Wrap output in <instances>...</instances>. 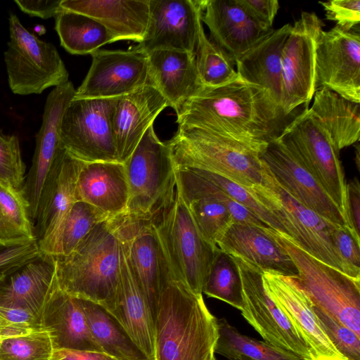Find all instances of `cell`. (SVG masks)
Segmentation results:
<instances>
[{
  "mask_svg": "<svg viewBox=\"0 0 360 360\" xmlns=\"http://www.w3.org/2000/svg\"><path fill=\"white\" fill-rule=\"evenodd\" d=\"M176 113L178 125L261 146L278 137L289 123V115L264 89L240 78L217 87H202Z\"/></svg>",
  "mask_w": 360,
  "mask_h": 360,
  "instance_id": "1",
  "label": "cell"
},
{
  "mask_svg": "<svg viewBox=\"0 0 360 360\" xmlns=\"http://www.w3.org/2000/svg\"><path fill=\"white\" fill-rule=\"evenodd\" d=\"M154 360H211L219 337L217 319L202 295L169 276L154 316Z\"/></svg>",
  "mask_w": 360,
  "mask_h": 360,
  "instance_id": "2",
  "label": "cell"
},
{
  "mask_svg": "<svg viewBox=\"0 0 360 360\" xmlns=\"http://www.w3.org/2000/svg\"><path fill=\"white\" fill-rule=\"evenodd\" d=\"M59 288L103 307L115 297L121 270L117 217L98 223L68 255L56 257Z\"/></svg>",
  "mask_w": 360,
  "mask_h": 360,
  "instance_id": "3",
  "label": "cell"
},
{
  "mask_svg": "<svg viewBox=\"0 0 360 360\" xmlns=\"http://www.w3.org/2000/svg\"><path fill=\"white\" fill-rule=\"evenodd\" d=\"M175 167H191L243 187L263 183L261 155L267 146L249 144L203 129L179 125L167 142Z\"/></svg>",
  "mask_w": 360,
  "mask_h": 360,
  "instance_id": "4",
  "label": "cell"
},
{
  "mask_svg": "<svg viewBox=\"0 0 360 360\" xmlns=\"http://www.w3.org/2000/svg\"><path fill=\"white\" fill-rule=\"evenodd\" d=\"M150 219L171 278L183 283L194 293L202 295L219 248L200 235L176 187L173 200Z\"/></svg>",
  "mask_w": 360,
  "mask_h": 360,
  "instance_id": "5",
  "label": "cell"
},
{
  "mask_svg": "<svg viewBox=\"0 0 360 360\" xmlns=\"http://www.w3.org/2000/svg\"><path fill=\"white\" fill-rule=\"evenodd\" d=\"M123 164L129 190L125 213L150 219L173 200L176 187V167L169 146L158 139L153 124Z\"/></svg>",
  "mask_w": 360,
  "mask_h": 360,
  "instance_id": "6",
  "label": "cell"
},
{
  "mask_svg": "<svg viewBox=\"0 0 360 360\" xmlns=\"http://www.w3.org/2000/svg\"><path fill=\"white\" fill-rule=\"evenodd\" d=\"M268 231L293 260L298 270L294 278L313 304L360 336V280L314 258L285 233Z\"/></svg>",
  "mask_w": 360,
  "mask_h": 360,
  "instance_id": "7",
  "label": "cell"
},
{
  "mask_svg": "<svg viewBox=\"0 0 360 360\" xmlns=\"http://www.w3.org/2000/svg\"><path fill=\"white\" fill-rule=\"evenodd\" d=\"M262 165V184L246 188L248 191L276 216L283 228V233L296 245L349 276L333 240V232L338 226L297 202L275 181L263 162Z\"/></svg>",
  "mask_w": 360,
  "mask_h": 360,
  "instance_id": "8",
  "label": "cell"
},
{
  "mask_svg": "<svg viewBox=\"0 0 360 360\" xmlns=\"http://www.w3.org/2000/svg\"><path fill=\"white\" fill-rule=\"evenodd\" d=\"M9 41L4 61L11 91L39 94L68 82V72L56 46L28 31L18 17L9 13Z\"/></svg>",
  "mask_w": 360,
  "mask_h": 360,
  "instance_id": "9",
  "label": "cell"
},
{
  "mask_svg": "<svg viewBox=\"0 0 360 360\" xmlns=\"http://www.w3.org/2000/svg\"><path fill=\"white\" fill-rule=\"evenodd\" d=\"M308 108L292 119L278 138L297 156L347 219V182L340 150Z\"/></svg>",
  "mask_w": 360,
  "mask_h": 360,
  "instance_id": "10",
  "label": "cell"
},
{
  "mask_svg": "<svg viewBox=\"0 0 360 360\" xmlns=\"http://www.w3.org/2000/svg\"><path fill=\"white\" fill-rule=\"evenodd\" d=\"M117 98H73L61 121L62 146L84 162H118L112 131Z\"/></svg>",
  "mask_w": 360,
  "mask_h": 360,
  "instance_id": "11",
  "label": "cell"
},
{
  "mask_svg": "<svg viewBox=\"0 0 360 360\" xmlns=\"http://www.w3.org/2000/svg\"><path fill=\"white\" fill-rule=\"evenodd\" d=\"M323 22L314 12H302L292 25L282 52L281 106L290 115L302 104L308 108L316 91V48Z\"/></svg>",
  "mask_w": 360,
  "mask_h": 360,
  "instance_id": "12",
  "label": "cell"
},
{
  "mask_svg": "<svg viewBox=\"0 0 360 360\" xmlns=\"http://www.w3.org/2000/svg\"><path fill=\"white\" fill-rule=\"evenodd\" d=\"M83 162L62 146L45 181L34 224V236L43 254L61 255L63 230L76 201L77 180Z\"/></svg>",
  "mask_w": 360,
  "mask_h": 360,
  "instance_id": "13",
  "label": "cell"
},
{
  "mask_svg": "<svg viewBox=\"0 0 360 360\" xmlns=\"http://www.w3.org/2000/svg\"><path fill=\"white\" fill-rule=\"evenodd\" d=\"M233 258L238 264L242 281V316L265 342L305 360H311L303 339L266 293L262 281L264 271L239 258Z\"/></svg>",
  "mask_w": 360,
  "mask_h": 360,
  "instance_id": "14",
  "label": "cell"
},
{
  "mask_svg": "<svg viewBox=\"0 0 360 360\" xmlns=\"http://www.w3.org/2000/svg\"><path fill=\"white\" fill-rule=\"evenodd\" d=\"M74 98H106L124 96L153 85L148 54L136 46L128 50H97Z\"/></svg>",
  "mask_w": 360,
  "mask_h": 360,
  "instance_id": "15",
  "label": "cell"
},
{
  "mask_svg": "<svg viewBox=\"0 0 360 360\" xmlns=\"http://www.w3.org/2000/svg\"><path fill=\"white\" fill-rule=\"evenodd\" d=\"M315 69L316 90L325 87L359 103V26L347 30L336 25L321 31L316 41Z\"/></svg>",
  "mask_w": 360,
  "mask_h": 360,
  "instance_id": "16",
  "label": "cell"
},
{
  "mask_svg": "<svg viewBox=\"0 0 360 360\" xmlns=\"http://www.w3.org/2000/svg\"><path fill=\"white\" fill-rule=\"evenodd\" d=\"M117 218L133 274L154 316L163 286L170 276L156 230L151 219L126 213Z\"/></svg>",
  "mask_w": 360,
  "mask_h": 360,
  "instance_id": "17",
  "label": "cell"
},
{
  "mask_svg": "<svg viewBox=\"0 0 360 360\" xmlns=\"http://www.w3.org/2000/svg\"><path fill=\"white\" fill-rule=\"evenodd\" d=\"M260 158L275 181L297 202L335 225L349 227L338 205L278 137L268 143Z\"/></svg>",
  "mask_w": 360,
  "mask_h": 360,
  "instance_id": "18",
  "label": "cell"
},
{
  "mask_svg": "<svg viewBox=\"0 0 360 360\" xmlns=\"http://www.w3.org/2000/svg\"><path fill=\"white\" fill-rule=\"evenodd\" d=\"M206 0H149V20L136 47L150 53L179 50L195 53Z\"/></svg>",
  "mask_w": 360,
  "mask_h": 360,
  "instance_id": "19",
  "label": "cell"
},
{
  "mask_svg": "<svg viewBox=\"0 0 360 360\" xmlns=\"http://www.w3.org/2000/svg\"><path fill=\"white\" fill-rule=\"evenodd\" d=\"M262 281L266 293L306 343L311 360H347L321 328L313 303L294 277L264 271Z\"/></svg>",
  "mask_w": 360,
  "mask_h": 360,
  "instance_id": "20",
  "label": "cell"
},
{
  "mask_svg": "<svg viewBox=\"0 0 360 360\" xmlns=\"http://www.w3.org/2000/svg\"><path fill=\"white\" fill-rule=\"evenodd\" d=\"M102 308L118 323L141 352L148 360H154L153 316L133 274L122 240L117 291L113 300Z\"/></svg>",
  "mask_w": 360,
  "mask_h": 360,
  "instance_id": "21",
  "label": "cell"
},
{
  "mask_svg": "<svg viewBox=\"0 0 360 360\" xmlns=\"http://www.w3.org/2000/svg\"><path fill=\"white\" fill-rule=\"evenodd\" d=\"M212 41L235 61L273 29L253 18L238 0H206L202 15Z\"/></svg>",
  "mask_w": 360,
  "mask_h": 360,
  "instance_id": "22",
  "label": "cell"
},
{
  "mask_svg": "<svg viewBox=\"0 0 360 360\" xmlns=\"http://www.w3.org/2000/svg\"><path fill=\"white\" fill-rule=\"evenodd\" d=\"M167 107L163 96L152 85L118 97L112 116L118 162L124 163L128 159L148 128Z\"/></svg>",
  "mask_w": 360,
  "mask_h": 360,
  "instance_id": "23",
  "label": "cell"
},
{
  "mask_svg": "<svg viewBox=\"0 0 360 360\" xmlns=\"http://www.w3.org/2000/svg\"><path fill=\"white\" fill-rule=\"evenodd\" d=\"M269 229L233 223L217 243L218 248L263 271L297 277L298 270L284 248Z\"/></svg>",
  "mask_w": 360,
  "mask_h": 360,
  "instance_id": "24",
  "label": "cell"
},
{
  "mask_svg": "<svg viewBox=\"0 0 360 360\" xmlns=\"http://www.w3.org/2000/svg\"><path fill=\"white\" fill-rule=\"evenodd\" d=\"M129 198L128 181L123 163L84 162L76 184V200H82L108 217L127 212Z\"/></svg>",
  "mask_w": 360,
  "mask_h": 360,
  "instance_id": "25",
  "label": "cell"
},
{
  "mask_svg": "<svg viewBox=\"0 0 360 360\" xmlns=\"http://www.w3.org/2000/svg\"><path fill=\"white\" fill-rule=\"evenodd\" d=\"M54 256L40 253L0 282V305L22 308L41 317L58 283Z\"/></svg>",
  "mask_w": 360,
  "mask_h": 360,
  "instance_id": "26",
  "label": "cell"
},
{
  "mask_svg": "<svg viewBox=\"0 0 360 360\" xmlns=\"http://www.w3.org/2000/svg\"><path fill=\"white\" fill-rule=\"evenodd\" d=\"M60 8L88 15L108 31L113 42L141 43L149 20V0H61Z\"/></svg>",
  "mask_w": 360,
  "mask_h": 360,
  "instance_id": "27",
  "label": "cell"
},
{
  "mask_svg": "<svg viewBox=\"0 0 360 360\" xmlns=\"http://www.w3.org/2000/svg\"><path fill=\"white\" fill-rule=\"evenodd\" d=\"M41 322L49 332L54 349L103 352L91 333L81 300L62 291L58 283L44 308Z\"/></svg>",
  "mask_w": 360,
  "mask_h": 360,
  "instance_id": "28",
  "label": "cell"
},
{
  "mask_svg": "<svg viewBox=\"0 0 360 360\" xmlns=\"http://www.w3.org/2000/svg\"><path fill=\"white\" fill-rule=\"evenodd\" d=\"M291 28L290 24H285L272 30L236 60L239 78L264 89L280 106L282 52Z\"/></svg>",
  "mask_w": 360,
  "mask_h": 360,
  "instance_id": "29",
  "label": "cell"
},
{
  "mask_svg": "<svg viewBox=\"0 0 360 360\" xmlns=\"http://www.w3.org/2000/svg\"><path fill=\"white\" fill-rule=\"evenodd\" d=\"M147 54L153 85L175 112L203 87L195 53L163 49Z\"/></svg>",
  "mask_w": 360,
  "mask_h": 360,
  "instance_id": "30",
  "label": "cell"
},
{
  "mask_svg": "<svg viewBox=\"0 0 360 360\" xmlns=\"http://www.w3.org/2000/svg\"><path fill=\"white\" fill-rule=\"evenodd\" d=\"M309 112L320 122L338 150L359 142V103L325 87L316 90Z\"/></svg>",
  "mask_w": 360,
  "mask_h": 360,
  "instance_id": "31",
  "label": "cell"
},
{
  "mask_svg": "<svg viewBox=\"0 0 360 360\" xmlns=\"http://www.w3.org/2000/svg\"><path fill=\"white\" fill-rule=\"evenodd\" d=\"M55 18L60 44L72 54H91L113 42L105 27L88 15L60 8Z\"/></svg>",
  "mask_w": 360,
  "mask_h": 360,
  "instance_id": "32",
  "label": "cell"
},
{
  "mask_svg": "<svg viewBox=\"0 0 360 360\" xmlns=\"http://www.w3.org/2000/svg\"><path fill=\"white\" fill-rule=\"evenodd\" d=\"M80 300L91 333L103 352L119 360H148L102 307Z\"/></svg>",
  "mask_w": 360,
  "mask_h": 360,
  "instance_id": "33",
  "label": "cell"
},
{
  "mask_svg": "<svg viewBox=\"0 0 360 360\" xmlns=\"http://www.w3.org/2000/svg\"><path fill=\"white\" fill-rule=\"evenodd\" d=\"M219 337L214 353L229 360H305L297 354L240 333L225 318L217 319Z\"/></svg>",
  "mask_w": 360,
  "mask_h": 360,
  "instance_id": "34",
  "label": "cell"
},
{
  "mask_svg": "<svg viewBox=\"0 0 360 360\" xmlns=\"http://www.w3.org/2000/svg\"><path fill=\"white\" fill-rule=\"evenodd\" d=\"M195 57L198 75L205 87L222 86L239 78L235 61L207 37L203 27L199 32Z\"/></svg>",
  "mask_w": 360,
  "mask_h": 360,
  "instance_id": "35",
  "label": "cell"
},
{
  "mask_svg": "<svg viewBox=\"0 0 360 360\" xmlns=\"http://www.w3.org/2000/svg\"><path fill=\"white\" fill-rule=\"evenodd\" d=\"M202 293L241 310L243 304L242 281L235 259L219 249L211 264Z\"/></svg>",
  "mask_w": 360,
  "mask_h": 360,
  "instance_id": "36",
  "label": "cell"
},
{
  "mask_svg": "<svg viewBox=\"0 0 360 360\" xmlns=\"http://www.w3.org/2000/svg\"><path fill=\"white\" fill-rule=\"evenodd\" d=\"M34 238L29 205L21 190L0 184V239Z\"/></svg>",
  "mask_w": 360,
  "mask_h": 360,
  "instance_id": "37",
  "label": "cell"
},
{
  "mask_svg": "<svg viewBox=\"0 0 360 360\" xmlns=\"http://www.w3.org/2000/svg\"><path fill=\"white\" fill-rule=\"evenodd\" d=\"M53 350L46 330L0 338V360H51Z\"/></svg>",
  "mask_w": 360,
  "mask_h": 360,
  "instance_id": "38",
  "label": "cell"
},
{
  "mask_svg": "<svg viewBox=\"0 0 360 360\" xmlns=\"http://www.w3.org/2000/svg\"><path fill=\"white\" fill-rule=\"evenodd\" d=\"M108 218L90 204L76 200L64 224L60 255L70 254L96 225Z\"/></svg>",
  "mask_w": 360,
  "mask_h": 360,
  "instance_id": "39",
  "label": "cell"
},
{
  "mask_svg": "<svg viewBox=\"0 0 360 360\" xmlns=\"http://www.w3.org/2000/svg\"><path fill=\"white\" fill-rule=\"evenodd\" d=\"M186 168L216 185L273 229L284 233L283 228L276 216L254 197L245 187L211 172L195 168Z\"/></svg>",
  "mask_w": 360,
  "mask_h": 360,
  "instance_id": "40",
  "label": "cell"
},
{
  "mask_svg": "<svg viewBox=\"0 0 360 360\" xmlns=\"http://www.w3.org/2000/svg\"><path fill=\"white\" fill-rule=\"evenodd\" d=\"M25 170L18 137L0 133V184L21 190L25 180Z\"/></svg>",
  "mask_w": 360,
  "mask_h": 360,
  "instance_id": "41",
  "label": "cell"
},
{
  "mask_svg": "<svg viewBox=\"0 0 360 360\" xmlns=\"http://www.w3.org/2000/svg\"><path fill=\"white\" fill-rule=\"evenodd\" d=\"M319 323L336 349L347 360H360V336L313 304Z\"/></svg>",
  "mask_w": 360,
  "mask_h": 360,
  "instance_id": "42",
  "label": "cell"
},
{
  "mask_svg": "<svg viewBox=\"0 0 360 360\" xmlns=\"http://www.w3.org/2000/svg\"><path fill=\"white\" fill-rule=\"evenodd\" d=\"M40 253L36 238L0 239V282Z\"/></svg>",
  "mask_w": 360,
  "mask_h": 360,
  "instance_id": "43",
  "label": "cell"
},
{
  "mask_svg": "<svg viewBox=\"0 0 360 360\" xmlns=\"http://www.w3.org/2000/svg\"><path fill=\"white\" fill-rule=\"evenodd\" d=\"M40 330L44 329L37 314L22 308L0 305V338Z\"/></svg>",
  "mask_w": 360,
  "mask_h": 360,
  "instance_id": "44",
  "label": "cell"
},
{
  "mask_svg": "<svg viewBox=\"0 0 360 360\" xmlns=\"http://www.w3.org/2000/svg\"><path fill=\"white\" fill-rule=\"evenodd\" d=\"M333 240L349 276L360 280V240L349 227L338 226L333 230Z\"/></svg>",
  "mask_w": 360,
  "mask_h": 360,
  "instance_id": "45",
  "label": "cell"
},
{
  "mask_svg": "<svg viewBox=\"0 0 360 360\" xmlns=\"http://www.w3.org/2000/svg\"><path fill=\"white\" fill-rule=\"evenodd\" d=\"M326 11V18L337 22L343 30H351L359 26V0H332L319 2Z\"/></svg>",
  "mask_w": 360,
  "mask_h": 360,
  "instance_id": "46",
  "label": "cell"
},
{
  "mask_svg": "<svg viewBox=\"0 0 360 360\" xmlns=\"http://www.w3.org/2000/svg\"><path fill=\"white\" fill-rule=\"evenodd\" d=\"M347 217L349 228L358 239H360V184L354 177L346 187Z\"/></svg>",
  "mask_w": 360,
  "mask_h": 360,
  "instance_id": "47",
  "label": "cell"
},
{
  "mask_svg": "<svg viewBox=\"0 0 360 360\" xmlns=\"http://www.w3.org/2000/svg\"><path fill=\"white\" fill-rule=\"evenodd\" d=\"M238 1L257 21L271 28L280 8L277 0H238Z\"/></svg>",
  "mask_w": 360,
  "mask_h": 360,
  "instance_id": "48",
  "label": "cell"
},
{
  "mask_svg": "<svg viewBox=\"0 0 360 360\" xmlns=\"http://www.w3.org/2000/svg\"><path fill=\"white\" fill-rule=\"evenodd\" d=\"M61 0H15L14 2L24 13L32 16L48 19L55 17L60 10Z\"/></svg>",
  "mask_w": 360,
  "mask_h": 360,
  "instance_id": "49",
  "label": "cell"
},
{
  "mask_svg": "<svg viewBox=\"0 0 360 360\" xmlns=\"http://www.w3.org/2000/svg\"><path fill=\"white\" fill-rule=\"evenodd\" d=\"M51 360H119L106 353L73 349H54Z\"/></svg>",
  "mask_w": 360,
  "mask_h": 360,
  "instance_id": "50",
  "label": "cell"
},
{
  "mask_svg": "<svg viewBox=\"0 0 360 360\" xmlns=\"http://www.w3.org/2000/svg\"><path fill=\"white\" fill-rule=\"evenodd\" d=\"M359 144L356 145V167L359 169Z\"/></svg>",
  "mask_w": 360,
  "mask_h": 360,
  "instance_id": "51",
  "label": "cell"
},
{
  "mask_svg": "<svg viewBox=\"0 0 360 360\" xmlns=\"http://www.w3.org/2000/svg\"><path fill=\"white\" fill-rule=\"evenodd\" d=\"M235 360H248V359L241 358V359H235Z\"/></svg>",
  "mask_w": 360,
  "mask_h": 360,
  "instance_id": "52",
  "label": "cell"
},
{
  "mask_svg": "<svg viewBox=\"0 0 360 360\" xmlns=\"http://www.w3.org/2000/svg\"><path fill=\"white\" fill-rule=\"evenodd\" d=\"M211 360H217V359H216V357H215V356H213V357L211 359Z\"/></svg>",
  "mask_w": 360,
  "mask_h": 360,
  "instance_id": "53",
  "label": "cell"
}]
</instances>
